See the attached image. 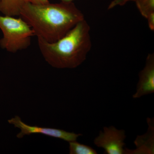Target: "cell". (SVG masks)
<instances>
[{"label": "cell", "mask_w": 154, "mask_h": 154, "mask_svg": "<svg viewBox=\"0 0 154 154\" xmlns=\"http://www.w3.org/2000/svg\"><path fill=\"white\" fill-rule=\"evenodd\" d=\"M19 16L30 25L37 38L54 42L85 19L84 14L72 2L34 5L22 7Z\"/></svg>", "instance_id": "1"}, {"label": "cell", "mask_w": 154, "mask_h": 154, "mask_svg": "<svg viewBox=\"0 0 154 154\" xmlns=\"http://www.w3.org/2000/svg\"><path fill=\"white\" fill-rule=\"evenodd\" d=\"M91 28L85 20L79 22L57 41L49 42L37 38L45 60L57 69H74L84 62L92 47Z\"/></svg>", "instance_id": "2"}, {"label": "cell", "mask_w": 154, "mask_h": 154, "mask_svg": "<svg viewBox=\"0 0 154 154\" xmlns=\"http://www.w3.org/2000/svg\"><path fill=\"white\" fill-rule=\"evenodd\" d=\"M0 29L3 35L0 46L12 53L27 49L35 36L32 28L21 17L0 15Z\"/></svg>", "instance_id": "3"}, {"label": "cell", "mask_w": 154, "mask_h": 154, "mask_svg": "<svg viewBox=\"0 0 154 154\" xmlns=\"http://www.w3.org/2000/svg\"><path fill=\"white\" fill-rule=\"evenodd\" d=\"M8 122L15 128L20 129V132L17 135V137L19 139L22 138L26 135L40 134L70 142L76 141L79 137L83 135L81 134L68 132L63 130L28 125L24 123L18 116H16L15 117L9 119Z\"/></svg>", "instance_id": "4"}, {"label": "cell", "mask_w": 154, "mask_h": 154, "mask_svg": "<svg viewBox=\"0 0 154 154\" xmlns=\"http://www.w3.org/2000/svg\"><path fill=\"white\" fill-rule=\"evenodd\" d=\"M126 137L124 130L117 129L113 126H105L94 139V144L104 149L105 154H123Z\"/></svg>", "instance_id": "5"}, {"label": "cell", "mask_w": 154, "mask_h": 154, "mask_svg": "<svg viewBox=\"0 0 154 154\" xmlns=\"http://www.w3.org/2000/svg\"><path fill=\"white\" fill-rule=\"evenodd\" d=\"M154 92V54H149L146 60L145 66L139 73L138 82L136 92L133 95L137 99Z\"/></svg>", "instance_id": "6"}, {"label": "cell", "mask_w": 154, "mask_h": 154, "mask_svg": "<svg viewBox=\"0 0 154 154\" xmlns=\"http://www.w3.org/2000/svg\"><path fill=\"white\" fill-rule=\"evenodd\" d=\"M149 128L147 132L138 136L134 141L137 148L134 150L125 149L124 154H154V127L153 119H148Z\"/></svg>", "instance_id": "7"}, {"label": "cell", "mask_w": 154, "mask_h": 154, "mask_svg": "<svg viewBox=\"0 0 154 154\" xmlns=\"http://www.w3.org/2000/svg\"><path fill=\"white\" fill-rule=\"evenodd\" d=\"M27 0H0V12L4 15L16 17L19 16Z\"/></svg>", "instance_id": "8"}, {"label": "cell", "mask_w": 154, "mask_h": 154, "mask_svg": "<svg viewBox=\"0 0 154 154\" xmlns=\"http://www.w3.org/2000/svg\"><path fill=\"white\" fill-rule=\"evenodd\" d=\"M69 143V153L70 154H97L96 150L90 146L80 143L76 142H70Z\"/></svg>", "instance_id": "9"}, {"label": "cell", "mask_w": 154, "mask_h": 154, "mask_svg": "<svg viewBox=\"0 0 154 154\" xmlns=\"http://www.w3.org/2000/svg\"><path fill=\"white\" fill-rule=\"evenodd\" d=\"M135 2L142 16L146 19L154 13V0H139Z\"/></svg>", "instance_id": "10"}, {"label": "cell", "mask_w": 154, "mask_h": 154, "mask_svg": "<svg viewBox=\"0 0 154 154\" xmlns=\"http://www.w3.org/2000/svg\"><path fill=\"white\" fill-rule=\"evenodd\" d=\"M139 0H113L108 6V10H111L118 6H122L130 2H134Z\"/></svg>", "instance_id": "11"}, {"label": "cell", "mask_w": 154, "mask_h": 154, "mask_svg": "<svg viewBox=\"0 0 154 154\" xmlns=\"http://www.w3.org/2000/svg\"><path fill=\"white\" fill-rule=\"evenodd\" d=\"M148 23L149 28L151 30L153 31L154 30V13L151 14L146 18Z\"/></svg>", "instance_id": "12"}, {"label": "cell", "mask_w": 154, "mask_h": 154, "mask_svg": "<svg viewBox=\"0 0 154 154\" xmlns=\"http://www.w3.org/2000/svg\"><path fill=\"white\" fill-rule=\"evenodd\" d=\"M28 2L34 5H44L49 3V0H27Z\"/></svg>", "instance_id": "13"}, {"label": "cell", "mask_w": 154, "mask_h": 154, "mask_svg": "<svg viewBox=\"0 0 154 154\" xmlns=\"http://www.w3.org/2000/svg\"><path fill=\"white\" fill-rule=\"evenodd\" d=\"M61 2H72L73 1L75 0H60Z\"/></svg>", "instance_id": "14"}]
</instances>
